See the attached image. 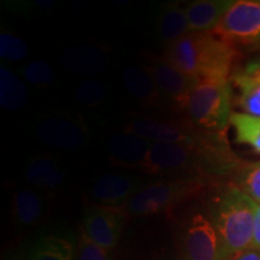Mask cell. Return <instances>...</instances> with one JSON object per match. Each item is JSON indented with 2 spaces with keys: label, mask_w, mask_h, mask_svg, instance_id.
Listing matches in <instances>:
<instances>
[{
  "label": "cell",
  "mask_w": 260,
  "mask_h": 260,
  "mask_svg": "<svg viewBox=\"0 0 260 260\" xmlns=\"http://www.w3.org/2000/svg\"><path fill=\"white\" fill-rule=\"evenodd\" d=\"M23 260H75V246L63 235H42L31 243Z\"/></svg>",
  "instance_id": "ac0fdd59"
},
{
  "label": "cell",
  "mask_w": 260,
  "mask_h": 260,
  "mask_svg": "<svg viewBox=\"0 0 260 260\" xmlns=\"http://www.w3.org/2000/svg\"><path fill=\"white\" fill-rule=\"evenodd\" d=\"M46 211V201L39 191L21 188L12 195L11 212L15 223L21 228H30L40 223Z\"/></svg>",
  "instance_id": "9a60e30c"
},
{
  "label": "cell",
  "mask_w": 260,
  "mask_h": 260,
  "mask_svg": "<svg viewBox=\"0 0 260 260\" xmlns=\"http://www.w3.org/2000/svg\"><path fill=\"white\" fill-rule=\"evenodd\" d=\"M189 122L205 132L223 134L233 116V88L229 79L199 80L188 100Z\"/></svg>",
  "instance_id": "3957f363"
},
{
  "label": "cell",
  "mask_w": 260,
  "mask_h": 260,
  "mask_svg": "<svg viewBox=\"0 0 260 260\" xmlns=\"http://www.w3.org/2000/svg\"><path fill=\"white\" fill-rule=\"evenodd\" d=\"M151 144L141 136L123 132L110 139L107 145L110 160L117 167L141 170Z\"/></svg>",
  "instance_id": "7c38bea8"
},
{
  "label": "cell",
  "mask_w": 260,
  "mask_h": 260,
  "mask_svg": "<svg viewBox=\"0 0 260 260\" xmlns=\"http://www.w3.org/2000/svg\"><path fill=\"white\" fill-rule=\"evenodd\" d=\"M125 213L123 207L89 205L82 213V230L94 243L111 252L121 237Z\"/></svg>",
  "instance_id": "ba28073f"
},
{
  "label": "cell",
  "mask_w": 260,
  "mask_h": 260,
  "mask_svg": "<svg viewBox=\"0 0 260 260\" xmlns=\"http://www.w3.org/2000/svg\"><path fill=\"white\" fill-rule=\"evenodd\" d=\"M27 44L15 32L2 29L0 34V57L6 61H21L28 57Z\"/></svg>",
  "instance_id": "d4e9b609"
},
{
  "label": "cell",
  "mask_w": 260,
  "mask_h": 260,
  "mask_svg": "<svg viewBox=\"0 0 260 260\" xmlns=\"http://www.w3.org/2000/svg\"><path fill=\"white\" fill-rule=\"evenodd\" d=\"M144 68L151 75L162 96L170 100L178 110L186 111L191 90L199 79L183 73L162 57L155 58Z\"/></svg>",
  "instance_id": "30bf717a"
},
{
  "label": "cell",
  "mask_w": 260,
  "mask_h": 260,
  "mask_svg": "<svg viewBox=\"0 0 260 260\" xmlns=\"http://www.w3.org/2000/svg\"><path fill=\"white\" fill-rule=\"evenodd\" d=\"M157 32L161 41L170 45L189 32L186 5L168 3L162 6L157 19Z\"/></svg>",
  "instance_id": "d6986e66"
},
{
  "label": "cell",
  "mask_w": 260,
  "mask_h": 260,
  "mask_svg": "<svg viewBox=\"0 0 260 260\" xmlns=\"http://www.w3.org/2000/svg\"><path fill=\"white\" fill-rule=\"evenodd\" d=\"M184 260H225L222 241L210 217L198 212L189 217L181 235Z\"/></svg>",
  "instance_id": "52a82bcc"
},
{
  "label": "cell",
  "mask_w": 260,
  "mask_h": 260,
  "mask_svg": "<svg viewBox=\"0 0 260 260\" xmlns=\"http://www.w3.org/2000/svg\"><path fill=\"white\" fill-rule=\"evenodd\" d=\"M124 132L141 136L151 142L181 144L193 147H211L223 142L222 134L205 132L190 122L175 123L147 117L130 121Z\"/></svg>",
  "instance_id": "5b68a950"
},
{
  "label": "cell",
  "mask_w": 260,
  "mask_h": 260,
  "mask_svg": "<svg viewBox=\"0 0 260 260\" xmlns=\"http://www.w3.org/2000/svg\"><path fill=\"white\" fill-rule=\"evenodd\" d=\"M122 79L126 92L141 105L159 106L165 99L145 68H125L123 70Z\"/></svg>",
  "instance_id": "e0dca14e"
},
{
  "label": "cell",
  "mask_w": 260,
  "mask_h": 260,
  "mask_svg": "<svg viewBox=\"0 0 260 260\" xmlns=\"http://www.w3.org/2000/svg\"><path fill=\"white\" fill-rule=\"evenodd\" d=\"M34 134L44 145L63 151H77L87 144L89 138L84 123L57 115L40 119L35 125Z\"/></svg>",
  "instance_id": "9c48e42d"
},
{
  "label": "cell",
  "mask_w": 260,
  "mask_h": 260,
  "mask_svg": "<svg viewBox=\"0 0 260 260\" xmlns=\"http://www.w3.org/2000/svg\"><path fill=\"white\" fill-rule=\"evenodd\" d=\"M230 125L235 132L236 141L239 144L249 146L253 151L260 154V117L234 112Z\"/></svg>",
  "instance_id": "7402d4cb"
},
{
  "label": "cell",
  "mask_w": 260,
  "mask_h": 260,
  "mask_svg": "<svg viewBox=\"0 0 260 260\" xmlns=\"http://www.w3.org/2000/svg\"><path fill=\"white\" fill-rule=\"evenodd\" d=\"M255 48H256V50H258V51H260V45H258V46H255Z\"/></svg>",
  "instance_id": "4dcf8cb0"
},
{
  "label": "cell",
  "mask_w": 260,
  "mask_h": 260,
  "mask_svg": "<svg viewBox=\"0 0 260 260\" xmlns=\"http://www.w3.org/2000/svg\"><path fill=\"white\" fill-rule=\"evenodd\" d=\"M240 71H241L242 74L247 75V76H251L254 77V79L260 80V57L249 60L248 63L245 65V68Z\"/></svg>",
  "instance_id": "83f0119b"
},
{
  "label": "cell",
  "mask_w": 260,
  "mask_h": 260,
  "mask_svg": "<svg viewBox=\"0 0 260 260\" xmlns=\"http://www.w3.org/2000/svg\"><path fill=\"white\" fill-rule=\"evenodd\" d=\"M142 187L144 184L138 177L128 174L110 172L102 175L93 182L90 195L95 204L124 207Z\"/></svg>",
  "instance_id": "8fae6325"
},
{
  "label": "cell",
  "mask_w": 260,
  "mask_h": 260,
  "mask_svg": "<svg viewBox=\"0 0 260 260\" xmlns=\"http://www.w3.org/2000/svg\"><path fill=\"white\" fill-rule=\"evenodd\" d=\"M60 63L74 74L96 75L105 69L106 56L94 45H77L64 52Z\"/></svg>",
  "instance_id": "2e32d148"
},
{
  "label": "cell",
  "mask_w": 260,
  "mask_h": 260,
  "mask_svg": "<svg viewBox=\"0 0 260 260\" xmlns=\"http://www.w3.org/2000/svg\"><path fill=\"white\" fill-rule=\"evenodd\" d=\"M75 99L80 104L88 107H95L104 102L106 95L105 84L102 81L88 79L75 90Z\"/></svg>",
  "instance_id": "484cf974"
},
{
  "label": "cell",
  "mask_w": 260,
  "mask_h": 260,
  "mask_svg": "<svg viewBox=\"0 0 260 260\" xmlns=\"http://www.w3.org/2000/svg\"><path fill=\"white\" fill-rule=\"evenodd\" d=\"M233 184L256 204H260V161L246 162L242 167H237Z\"/></svg>",
  "instance_id": "603a6c76"
},
{
  "label": "cell",
  "mask_w": 260,
  "mask_h": 260,
  "mask_svg": "<svg viewBox=\"0 0 260 260\" xmlns=\"http://www.w3.org/2000/svg\"><path fill=\"white\" fill-rule=\"evenodd\" d=\"M24 81L38 88H47L56 80V73L50 63L45 60L29 61L19 69Z\"/></svg>",
  "instance_id": "cb8c5ba5"
},
{
  "label": "cell",
  "mask_w": 260,
  "mask_h": 260,
  "mask_svg": "<svg viewBox=\"0 0 260 260\" xmlns=\"http://www.w3.org/2000/svg\"><path fill=\"white\" fill-rule=\"evenodd\" d=\"M205 187L206 183L200 177H177L153 182L142 187L123 209L133 216L162 212L198 195Z\"/></svg>",
  "instance_id": "277c9868"
},
{
  "label": "cell",
  "mask_w": 260,
  "mask_h": 260,
  "mask_svg": "<svg viewBox=\"0 0 260 260\" xmlns=\"http://www.w3.org/2000/svg\"><path fill=\"white\" fill-rule=\"evenodd\" d=\"M237 57L234 45L212 31L188 32L168 45L162 58L195 79H229Z\"/></svg>",
  "instance_id": "6da1fadb"
},
{
  "label": "cell",
  "mask_w": 260,
  "mask_h": 260,
  "mask_svg": "<svg viewBox=\"0 0 260 260\" xmlns=\"http://www.w3.org/2000/svg\"><path fill=\"white\" fill-rule=\"evenodd\" d=\"M252 248L260 251V204L255 206V216H254V230H253V242Z\"/></svg>",
  "instance_id": "f1b7e54d"
},
{
  "label": "cell",
  "mask_w": 260,
  "mask_h": 260,
  "mask_svg": "<svg viewBox=\"0 0 260 260\" xmlns=\"http://www.w3.org/2000/svg\"><path fill=\"white\" fill-rule=\"evenodd\" d=\"M229 260H260V251L255 248H248L246 251L237 253Z\"/></svg>",
  "instance_id": "f546056e"
},
{
  "label": "cell",
  "mask_w": 260,
  "mask_h": 260,
  "mask_svg": "<svg viewBox=\"0 0 260 260\" xmlns=\"http://www.w3.org/2000/svg\"><path fill=\"white\" fill-rule=\"evenodd\" d=\"M235 0H195L186 5L189 32L212 31Z\"/></svg>",
  "instance_id": "5bb4252c"
},
{
  "label": "cell",
  "mask_w": 260,
  "mask_h": 260,
  "mask_svg": "<svg viewBox=\"0 0 260 260\" xmlns=\"http://www.w3.org/2000/svg\"><path fill=\"white\" fill-rule=\"evenodd\" d=\"M29 103L27 86L14 71L0 67V105L6 111L17 112Z\"/></svg>",
  "instance_id": "ffe728a7"
},
{
  "label": "cell",
  "mask_w": 260,
  "mask_h": 260,
  "mask_svg": "<svg viewBox=\"0 0 260 260\" xmlns=\"http://www.w3.org/2000/svg\"><path fill=\"white\" fill-rule=\"evenodd\" d=\"M256 203L234 184L212 200L211 220L222 241L225 260L251 248Z\"/></svg>",
  "instance_id": "7a4b0ae2"
},
{
  "label": "cell",
  "mask_w": 260,
  "mask_h": 260,
  "mask_svg": "<svg viewBox=\"0 0 260 260\" xmlns=\"http://www.w3.org/2000/svg\"><path fill=\"white\" fill-rule=\"evenodd\" d=\"M75 260H112L110 252L94 243L83 230H81L75 246Z\"/></svg>",
  "instance_id": "4316f807"
},
{
  "label": "cell",
  "mask_w": 260,
  "mask_h": 260,
  "mask_svg": "<svg viewBox=\"0 0 260 260\" xmlns=\"http://www.w3.org/2000/svg\"><path fill=\"white\" fill-rule=\"evenodd\" d=\"M212 32L230 45H260V0H235Z\"/></svg>",
  "instance_id": "8992f818"
},
{
  "label": "cell",
  "mask_w": 260,
  "mask_h": 260,
  "mask_svg": "<svg viewBox=\"0 0 260 260\" xmlns=\"http://www.w3.org/2000/svg\"><path fill=\"white\" fill-rule=\"evenodd\" d=\"M65 178L63 167L52 155H34L25 164L24 181L35 189L56 191L63 187Z\"/></svg>",
  "instance_id": "4fadbf2b"
},
{
  "label": "cell",
  "mask_w": 260,
  "mask_h": 260,
  "mask_svg": "<svg viewBox=\"0 0 260 260\" xmlns=\"http://www.w3.org/2000/svg\"><path fill=\"white\" fill-rule=\"evenodd\" d=\"M232 81L239 89L237 104L243 113L260 117V80L239 71Z\"/></svg>",
  "instance_id": "44dd1931"
}]
</instances>
